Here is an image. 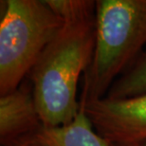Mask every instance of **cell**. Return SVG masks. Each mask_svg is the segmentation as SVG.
I'll return each mask as SVG.
<instances>
[{
    "instance_id": "8992f818",
    "label": "cell",
    "mask_w": 146,
    "mask_h": 146,
    "mask_svg": "<svg viewBox=\"0 0 146 146\" xmlns=\"http://www.w3.org/2000/svg\"><path fill=\"white\" fill-rule=\"evenodd\" d=\"M20 142L25 146H112L96 132L81 104L77 116L68 124L42 126Z\"/></svg>"
},
{
    "instance_id": "6da1fadb",
    "label": "cell",
    "mask_w": 146,
    "mask_h": 146,
    "mask_svg": "<svg viewBox=\"0 0 146 146\" xmlns=\"http://www.w3.org/2000/svg\"><path fill=\"white\" fill-rule=\"evenodd\" d=\"M64 24L30 73L43 126L71 122L80 109L78 83L92 62L96 42V1L46 0Z\"/></svg>"
},
{
    "instance_id": "5b68a950",
    "label": "cell",
    "mask_w": 146,
    "mask_h": 146,
    "mask_svg": "<svg viewBox=\"0 0 146 146\" xmlns=\"http://www.w3.org/2000/svg\"><path fill=\"white\" fill-rule=\"evenodd\" d=\"M43 126L33 86L22 83L16 89L0 96V143L18 142Z\"/></svg>"
},
{
    "instance_id": "ba28073f",
    "label": "cell",
    "mask_w": 146,
    "mask_h": 146,
    "mask_svg": "<svg viewBox=\"0 0 146 146\" xmlns=\"http://www.w3.org/2000/svg\"><path fill=\"white\" fill-rule=\"evenodd\" d=\"M125 146H146V139H143V141H139V142H136V143H133V144L125 145Z\"/></svg>"
},
{
    "instance_id": "277c9868",
    "label": "cell",
    "mask_w": 146,
    "mask_h": 146,
    "mask_svg": "<svg viewBox=\"0 0 146 146\" xmlns=\"http://www.w3.org/2000/svg\"><path fill=\"white\" fill-rule=\"evenodd\" d=\"M99 135L125 146L146 139V93L125 99L79 101Z\"/></svg>"
},
{
    "instance_id": "30bf717a",
    "label": "cell",
    "mask_w": 146,
    "mask_h": 146,
    "mask_svg": "<svg viewBox=\"0 0 146 146\" xmlns=\"http://www.w3.org/2000/svg\"><path fill=\"white\" fill-rule=\"evenodd\" d=\"M111 145H112V146H116V145H113V144H111Z\"/></svg>"
},
{
    "instance_id": "52a82bcc",
    "label": "cell",
    "mask_w": 146,
    "mask_h": 146,
    "mask_svg": "<svg viewBox=\"0 0 146 146\" xmlns=\"http://www.w3.org/2000/svg\"><path fill=\"white\" fill-rule=\"evenodd\" d=\"M146 93V48L111 86L108 99H125Z\"/></svg>"
},
{
    "instance_id": "7a4b0ae2",
    "label": "cell",
    "mask_w": 146,
    "mask_h": 146,
    "mask_svg": "<svg viewBox=\"0 0 146 146\" xmlns=\"http://www.w3.org/2000/svg\"><path fill=\"white\" fill-rule=\"evenodd\" d=\"M146 46V0H97L96 42L81 101L103 99Z\"/></svg>"
},
{
    "instance_id": "9c48e42d",
    "label": "cell",
    "mask_w": 146,
    "mask_h": 146,
    "mask_svg": "<svg viewBox=\"0 0 146 146\" xmlns=\"http://www.w3.org/2000/svg\"><path fill=\"white\" fill-rule=\"evenodd\" d=\"M6 146H25L24 144L22 143V142H14V143H11V144H8V145H6Z\"/></svg>"
},
{
    "instance_id": "3957f363",
    "label": "cell",
    "mask_w": 146,
    "mask_h": 146,
    "mask_svg": "<svg viewBox=\"0 0 146 146\" xmlns=\"http://www.w3.org/2000/svg\"><path fill=\"white\" fill-rule=\"evenodd\" d=\"M63 24L46 0H2L0 95L21 86Z\"/></svg>"
}]
</instances>
